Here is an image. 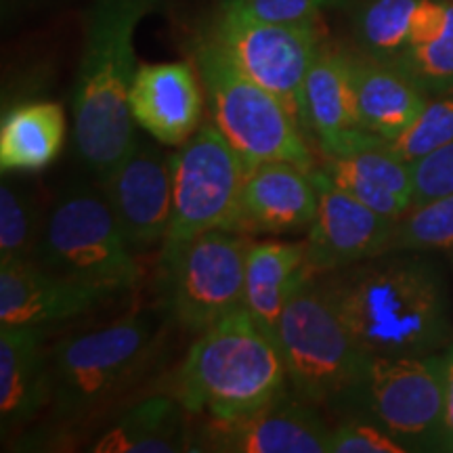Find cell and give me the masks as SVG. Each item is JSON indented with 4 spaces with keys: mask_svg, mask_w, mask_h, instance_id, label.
<instances>
[{
    "mask_svg": "<svg viewBox=\"0 0 453 453\" xmlns=\"http://www.w3.org/2000/svg\"><path fill=\"white\" fill-rule=\"evenodd\" d=\"M313 170L290 162L252 168L243 185L237 231L281 235L309 229L319 206Z\"/></svg>",
    "mask_w": 453,
    "mask_h": 453,
    "instance_id": "ac0fdd59",
    "label": "cell"
},
{
    "mask_svg": "<svg viewBox=\"0 0 453 453\" xmlns=\"http://www.w3.org/2000/svg\"><path fill=\"white\" fill-rule=\"evenodd\" d=\"M288 373L277 344L246 309L202 332L174 376L173 396L189 416L235 420L286 393Z\"/></svg>",
    "mask_w": 453,
    "mask_h": 453,
    "instance_id": "277c9868",
    "label": "cell"
},
{
    "mask_svg": "<svg viewBox=\"0 0 453 453\" xmlns=\"http://www.w3.org/2000/svg\"><path fill=\"white\" fill-rule=\"evenodd\" d=\"M321 170L340 189L372 211L399 220L413 208V170L387 143L342 156H326Z\"/></svg>",
    "mask_w": 453,
    "mask_h": 453,
    "instance_id": "44dd1931",
    "label": "cell"
},
{
    "mask_svg": "<svg viewBox=\"0 0 453 453\" xmlns=\"http://www.w3.org/2000/svg\"><path fill=\"white\" fill-rule=\"evenodd\" d=\"M420 0H364L355 11V38L361 55L395 64L407 49Z\"/></svg>",
    "mask_w": 453,
    "mask_h": 453,
    "instance_id": "d4e9b609",
    "label": "cell"
},
{
    "mask_svg": "<svg viewBox=\"0 0 453 453\" xmlns=\"http://www.w3.org/2000/svg\"><path fill=\"white\" fill-rule=\"evenodd\" d=\"M166 0H90L87 34L73 84V145L95 177L137 143L128 90L137 73L134 34Z\"/></svg>",
    "mask_w": 453,
    "mask_h": 453,
    "instance_id": "7a4b0ae2",
    "label": "cell"
},
{
    "mask_svg": "<svg viewBox=\"0 0 453 453\" xmlns=\"http://www.w3.org/2000/svg\"><path fill=\"white\" fill-rule=\"evenodd\" d=\"M445 449L453 451V344L445 353Z\"/></svg>",
    "mask_w": 453,
    "mask_h": 453,
    "instance_id": "d6a6232c",
    "label": "cell"
},
{
    "mask_svg": "<svg viewBox=\"0 0 453 453\" xmlns=\"http://www.w3.org/2000/svg\"><path fill=\"white\" fill-rule=\"evenodd\" d=\"M34 263L107 296L133 290L141 280L137 254L128 248L101 189L72 183L55 197Z\"/></svg>",
    "mask_w": 453,
    "mask_h": 453,
    "instance_id": "52a82bcc",
    "label": "cell"
},
{
    "mask_svg": "<svg viewBox=\"0 0 453 453\" xmlns=\"http://www.w3.org/2000/svg\"><path fill=\"white\" fill-rule=\"evenodd\" d=\"M44 214L26 187L4 174L0 185V265L34 260Z\"/></svg>",
    "mask_w": 453,
    "mask_h": 453,
    "instance_id": "484cf974",
    "label": "cell"
},
{
    "mask_svg": "<svg viewBox=\"0 0 453 453\" xmlns=\"http://www.w3.org/2000/svg\"><path fill=\"white\" fill-rule=\"evenodd\" d=\"M211 36L250 81L273 93L300 122L304 78L326 42L319 26L273 24L250 15L235 0H223Z\"/></svg>",
    "mask_w": 453,
    "mask_h": 453,
    "instance_id": "8fae6325",
    "label": "cell"
},
{
    "mask_svg": "<svg viewBox=\"0 0 453 453\" xmlns=\"http://www.w3.org/2000/svg\"><path fill=\"white\" fill-rule=\"evenodd\" d=\"M449 248H453V194L411 208L396 220L384 252H434Z\"/></svg>",
    "mask_w": 453,
    "mask_h": 453,
    "instance_id": "4316f807",
    "label": "cell"
},
{
    "mask_svg": "<svg viewBox=\"0 0 453 453\" xmlns=\"http://www.w3.org/2000/svg\"><path fill=\"white\" fill-rule=\"evenodd\" d=\"M173 220L160 254L208 231H237L246 164L212 120L170 154Z\"/></svg>",
    "mask_w": 453,
    "mask_h": 453,
    "instance_id": "9c48e42d",
    "label": "cell"
},
{
    "mask_svg": "<svg viewBox=\"0 0 453 453\" xmlns=\"http://www.w3.org/2000/svg\"><path fill=\"white\" fill-rule=\"evenodd\" d=\"M49 347L47 327H0V434L4 445L47 411Z\"/></svg>",
    "mask_w": 453,
    "mask_h": 453,
    "instance_id": "d6986e66",
    "label": "cell"
},
{
    "mask_svg": "<svg viewBox=\"0 0 453 453\" xmlns=\"http://www.w3.org/2000/svg\"><path fill=\"white\" fill-rule=\"evenodd\" d=\"M445 355L372 357L350 416L378 424L407 451L445 449Z\"/></svg>",
    "mask_w": 453,
    "mask_h": 453,
    "instance_id": "30bf717a",
    "label": "cell"
},
{
    "mask_svg": "<svg viewBox=\"0 0 453 453\" xmlns=\"http://www.w3.org/2000/svg\"><path fill=\"white\" fill-rule=\"evenodd\" d=\"M428 97L453 93V0H449L447 19L433 41L407 47L395 61Z\"/></svg>",
    "mask_w": 453,
    "mask_h": 453,
    "instance_id": "83f0119b",
    "label": "cell"
},
{
    "mask_svg": "<svg viewBox=\"0 0 453 453\" xmlns=\"http://www.w3.org/2000/svg\"><path fill=\"white\" fill-rule=\"evenodd\" d=\"M240 7L258 19L273 24L307 26L319 24V15L326 9L336 7L342 0H235Z\"/></svg>",
    "mask_w": 453,
    "mask_h": 453,
    "instance_id": "1f68e13d",
    "label": "cell"
},
{
    "mask_svg": "<svg viewBox=\"0 0 453 453\" xmlns=\"http://www.w3.org/2000/svg\"><path fill=\"white\" fill-rule=\"evenodd\" d=\"M300 124L326 156H342L387 141L367 133L357 113L349 55L321 44L304 78Z\"/></svg>",
    "mask_w": 453,
    "mask_h": 453,
    "instance_id": "9a60e30c",
    "label": "cell"
},
{
    "mask_svg": "<svg viewBox=\"0 0 453 453\" xmlns=\"http://www.w3.org/2000/svg\"><path fill=\"white\" fill-rule=\"evenodd\" d=\"M332 428L319 407L290 388L235 420H206L194 430L196 451L330 453Z\"/></svg>",
    "mask_w": 453,
    "mask_h": 453,
    "instance_id": "4fadbf2b",
    "label": "cell"
},
{
    "mask_svg": "<svg viewBox=\"0 0 453 453\" xmlns=\"http://www.w3.org/2000/svg\"><path fill=\"white\" fill-rule=\"evenodd\" d=\"M65 113L55 101H27L3 116L0 168L3 174L38 173L64 150Z\"/></svg>",
    "mask_w": 453,
    "mask_h": 453,
    "instance_id": "cb8c5ba5",
    "label": "cell"
},
{
    "mask_svg": "<svg viewBox=\"0 0 453 453\" xmlns=\"http://www.w3.org/2000/svg\"><path fill=\"white\" fill-rule=\"evenodd\" d=\"M187 410L170 396H147L113 418L88 447L93 453H183L196 451Z\"/></svg>",
    "mask_w": 453,
    "mask_h": 453,
    "instance_id": "7402d4cb",
    "label": "cell"
},
{
    "mask_svg": "<svg viewBox=\"0 0 453 453\" xmlns=\"http://www.w3.org/2000/svg\"><path fill=\"white\" fill-rule=\"evenodd\" d=\"M315 280L370 357L433 355L451 342L447 280L428 252H382Z\"/></svg>",
    "mask_w": 453,
    "mask_h": 453,
    "instance_id": "6da1fadb",
    "label": "cell"
},
{
    "mask_svg": "<svg viewBox=\"0 0 453 453\" xmlns=\"http://www.w3.org/2000/svg\"><path fill=\"white\" fill-rule=\"evenodd\" d=\"M288 387L321 411L350 416L372 357L357 344L315 277L294 290L277 326Z\"/></svg>",
    "mask_w": 453,
    "mask_h": 453,
    "instance_id": "5b68a950",
    "label": "cell"
},
{
    "mask_svg": "<svg viewBox=\"0 0 453 453\" xmlns=\"http://www.w3.org/2000/svg\"><path fill=\"white\" fill-rule=\"evenodd\" d=\"M330 453H410L387 430L365 418H342L332 428Z\"/></svg>",
    "mask_w": 453,
    "mask_h": 453,
    "instance_id": "f546056e",
    "label": "cell"
},
{
    "mask_svg": "<svg viewBox=\"0 0 453 453\" xmlns=\"http://www.w3.org/2000/svg\"><path fill=\"white\" fill-rule=\"evenodd\" d=\"M252 240L240 231H208L160 254L162 309L170 321L200 336L243 309Z\"/></svg>",
    "mask_w": 453,
    "mask_h": 453,
    "instance_id": "ba28073f",
    "label": "cell"
},
{
    "mask_svg": "<svg viewBox=\"0 0 453 453\" xmlns=\"http://www.w3.org/2000/svg\"><path fill=\"white\" fill-rule=\"evenodd\" d=\"M211 120L246 164L248 173L267 162H290L304 170L317 168L296 116L267 88L243 73L208 34L194 47Z\"/></svg>",
    "mask_w": 453,
    "mask_h": 453,
    "instance_id": "8992f818",
    "label": "cell"
},
{
    "mask_svg": "<svg viewBox=\"0 0 453 453\" xmlns=\"http://www.w3.org/2000/svg\"><path fill=\"white\" fill-rule=\"evenodd\" d=\"M313 180L319 194V206L313 225L309 226V237L304 240V275L311 280L382 254L396 220L378 214L340 189L321 166L313 170Z\"/></svg>",
    "mask_w": 453,
    "mask_h": 453,
    "instance_id": "5bb4252c",
    "label": "cell"
},
{
    "mask_svg": "<svg viewBox=\"0 0 453 453\" xmlns=\"http://www.w3.org/2000/svg\"><path fill=\"white\" fill-rule=\"evenodd\" d=\"M168 319L164 309H145L50 344L49 433L76 434L145 380Z\"/></svg>",
    "mask_w": 453,
    "mask_h": 453,
    "instance_id": "3957f363",
    "label": "cell"
},
{
    "mask_svg": "<svg viewBox=\"0 0 453 453\" xmlns=\"http://www.w3.org/2000/svg\"><path fill=\"white\" fill-rule=\"evenodd\" d=\"M101 194L134 254L162 248L173 220V170L160 147L137 139L133 150L99 177Z\"/></svg>",
    "mask_w": 453,
    "mask_h": 453,
    "instance_id": "7c38bea8",
    "label": "cell"
},
{
    "mask_svg": "<svg viewBox=\"0 0 453 453\" xmlns=\"http://www.w3.org/2000/svg\"><path fill=\"white\" fill-rule=\"evenodd\" d=\"M449 141H453V93L430 97L416 122L387 145L401 160L413 164Z\"/></svg>",
    "mask_w": 453,
    "mask_h": 453,
    "instance_id": "f1b7e54d",
    "label": "cell"
},
{
    "mask_svg": "<svg viewBox=\"0 0 453 453\" xmlns=\"http://www.w3.org/2000/svg\"><path fill=\"white\" fill-rule=\"evenodd\" d=\"M304 242H252L246 260L243 309L277 344V326L304 275Z\"/></svg>",
    "mask_w": 453,
    "mask_h": 453,
    "instance_id": "603a6c76",
    "label": "cell"
},
{
    "mask_svg": "<svg viewBox=\"0 0 453 453\" xmlns=\"http://www.w3.org/2000/svg\"><path fill=\"white\" fill-rule=\"evenodd\" d=\"M206 90L196 64H141L128 90L134 122L162 145L179 147L203 124Z\"/></svg>",
    "mask_w": 453,
    "mask_h": 453,
    "instance_id": "2e32d148",
    "label": "cell"
},
{
    "mask_svg": "<svg viewBox=\"0 0 453 453\" xmlns=\"http://www.w3.org/2000/svg\"><path fill=\"white\" fill-rule=\"evenodd\" d=\"M111 300L107 294L50 273L34 260L0 265V327H49Z\"/></svg>",
    "mask_w": 453,
    "mask_h": 453,
    "instance_id": "e0dca14e",
    "label": "cell"
},
{
    "mask_svg": "<svg viewBox=\"0 0 453 453\" xmlns=\"http://www.w3.org/2000/svg\"><path fill=\"white\" fill-rule=\"evenodd\" d=\"M413 208L453 194V141L411 164Z\"/></svg>",
    "mask_w": 453,
    "mask_h": 453,
    "instance_id": "4dcf8cb0",
    "label": "cell"
},
{
    "mask_svg": "<svg viewBox=\"0 0 453 453\" xmlns=\"http://www.w3.org/2000/svg\"><path fill=\"white\" fill-rule=\"evenodd\" d=\"M357 113L367 133L395 141L416 122L428 95L395 64L365 55H349Z\"/></svg>",
    "mask_w": 453,
    "mask_h": 453,
    "instance_id": "ffe728a7",
    "label": "cell"
}]
</instances>
